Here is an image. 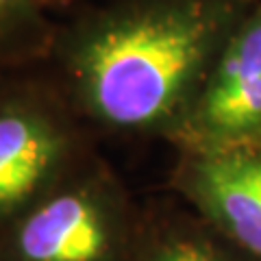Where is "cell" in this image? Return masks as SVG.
I'll use <instances>...</instances> for the list:
<instances>
[{
	"instance_id": "obj_4",
	"label": "cell",
	"mask_w": 261,
	"mask_h": 261,
	"mask_svg": "<svg viewBox=\"0 0 261 261\" xmlns=\"http://www.w3.org/2000/svg\"><path fill=\"white\" fill-rule=\"evenodd\" d=\"M105 246L98 209L76 194L37 209L20 231V250L29 261H98Z\"/></svg>"
},
{
	"instance_id": "obj_2",
	"label": "cell",
	"mask_w": 261,
	"mask_h": 261,
	"mask_svg": "<svg viewBox=\"0 0 261 261\" xmlns=\"http://www.w3.org/2000/svg\"><path fill=\"white\" fill-rule=\"evenodd\" d=\"M196 122L207 148L261 140V5L235 24L216 57Z\"/></svg>"
},
{
	"instance_id": "obj_8",
	"label": "cell",
	"mask_w": 261,
	"mask_h": 261,
	"mask_svg": "<svg viewBox=\"0 0 261 261\" xmlns=\"http://www.w3.org/2000/svg\"><path fill=\"white\" fill-rule=\"evenodd\" d=\"M37 7H65L70 5L72 0H33Z\"/></svg>"
},
{
	"instance_id": "obj_3",
	"label": "cell",
	"mask_w": 261,
	"mask_h": 261,
	"mask_svg": "<svg viewBox=\"0 0 261 261\" xmlns=\"http://www.w3.org/2000/svg\"><path fill=\"white\" fill-rule=\"evenodd\" d=\"M196 190L242 246L261 257L259 146L207 148L194 168Z\"/></svg>"
},
{
	"instance_id": "obj_6",
	"label": "cell",
	"mask_w": 261,
	"mask_h": 261,
	"mask_svg": "<svg viewBox=\"0 0 261 261\" xmlns=\"http://www.w3.org/2000/svg\"><path fill=\"white\" fill-rule=\"evenodd\" d=\"M35 7L33 0H0V35L27 24Z\"/></svg>"
},
{
	"instance_id": "obj_7",
	"label": "cell",
	"mask_w": 261,
	"mask_h": 261,
	"mask_svg": "<svg viewBox=\"0 0 261 261\" xmlns=\"http://www.w3.org/2000/svg\"><path fill=\"white\" fill-rule=\"evenodd\" d=\"M159 261H218L209 250L200 248V246H192V244H181L163 255Z\"/></svg>"
},
{
	"instance_id": "obj_5",
	"label": "cell",
	"mask_w": 261,
	"mask_h": 261,
	"mask_svg": "<svg viewBox=\"0 0 261 261\" xmlns=\"http://www.w3.org/2000/svg\"><path fill=\"white\" fill-rule=\"evenodd\" d=\"M59 154V137L27 113L0 116V209L24 200Z\"/></svg>"
},
{
	"instance_id": "obj_1",
	"label": "cell",
	"mask_w": 261,
	"mask_h": 261,
	"mask_svg": "<svg viewBox=\"0 0 261 261\" xmlns=\"http://www.w3.org/2000/svg\"><path fill=\"white\" fill-rule=\"evenodd\" d=\"M233 29L226 0H152L102 20L76 55L87 100L118 126L166 120Z\"/></svg>"
}]
</instances>
